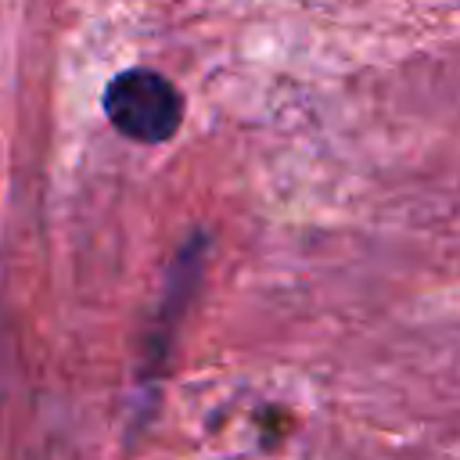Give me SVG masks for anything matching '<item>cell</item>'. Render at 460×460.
<instances>
[{"instance_id":"6da1fadb","label":"cell","mask_w":460,"mask_h":460,"mask_svg":"<svg viewBox=\"0 0 460 460\" xmlns=\"http://www.w3.org/2000/svg\"><path fill=\"white\" fill-rule=\"evenodd\" d=\"M104 115L122 137L137 144H162L183 122V97L165 75L151 68H126L104 90Z\"/></svg>"}]
</instances>
